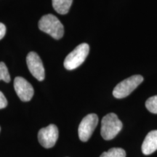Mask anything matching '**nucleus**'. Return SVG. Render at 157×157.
<instances>
[{
	"label": "nucleus",
	"mask_w": 157,
	"mask_h": 157,
	"mask_svg": "<svg viewBox=\"0 0 157 157\" xmlns=\"http://www.w3.org/2000/svg\"><path fill=\"white\" fill-rule=\"evenodd\" d=\"M98 123V117L95 113H90L86 116L78 126V133L80 140L83 142H87L93 135Z\"/></svg>",
	"instance_id": "obj_5"
},
{
	"label": "nucleus",
	"mask_w": 157,
	"mask_h": 157,
	"mask_svg": "<svg viewBox=\"0 0 157 157\" xmlns=\"http://www.w3.org/2000/svg\"><path fill=\"white\" fill-rule=\"evenodd\" d=\"M52 7L59 14L65 15L68 13L73 0H52Z\"/></svg>",
	"instance_id": "obj_10"
},
{
	"label": "nucleus",
	"mask_w": 157,
	"mask_h": 157,
	"mask_svg": "<svg viewBox=\"0 0 157 157\" xmlns=\"http://www.w3.org/2000/svg\"><path fill=\"white\" fill-rule=\"evenodd\" d=\"M122 129V123L117 115L110 113L103 118L101 121V134L105 140H112Z\"/></svg>",
	"instance_id": "obj_2"
},
{
	"label": "nucleus",
	"mask_w": 157,
	"mask_h": 157,
	"mask_svg": "<svg viewBox=\"0 0 157 157\" xmlns=\"http://www.w3.org/2000/svg\"><path fill=\"white\" fill-rule=\"evenodd\" d=\"M90 47L87 43L78 45L65 59L63 65L67 70H74L81 66L89 54Z\"/></svg>",
	"instance_id": "obj_3"
},
{
	"label": "nucleus",
	"mask_w": 157,
	"mask_h": 157,
	"mask_svg": "<svg viewBox=\"0 0 157 157\" xmlns=\"http://www.w3.org/2000/svg\"><path fill=\"white\" fill-rule=\"evenodd\" d=\"M39 29L56 39H61L64 34L63 25L52 14L45 15L39 21Z\"/></svg>",
	"instance_id": "obj_1"
},
{
	"label": "nucleus",
	"mask_w": 157,
	"mask_h": 157,
	"mask_svg": "<svg viewBox=\"0 0 157 157\" xmlns=\"http://www.w3.org/2000/svg\"><path fill=\"white\" fill-rule=\"evenodd\" d=\"M146 107L151 113H157V95L149 98L147 100Z\"/></svg>",
	"instance_id": "obj_12"
},
{
	"label": "nucleus",
	"mask_w": 157,
	"mask_h": 157,
	"mask_svg": "<svg viewBox=\"0 0 157 157\" xmlns=\"http://www.w3.org/2000/svg\"><path fill=\"white\" fill-rule=\"evenodd\" d=\"M58 129L55 124H50L39 131V142L45 148L53 147L58 138Z\"/></svg>",
	"instance_id": "obj_6"
},
{
	"label": "nucleus",
	"mask_w": 157,
	"mask_h": 157,
	"mask_svg": "<svg viewBox=\"0 0 157 157\" xmlns=\"http://www.w3.org/2000/svg\"><path fill=\"white\" fill-rule=\"evenodd\" d=\"M100 157H126V152L122 148H113L103 152Z\"/></svg>",
	"instance_id": "obj_11"
},
{
	"label": "nucleus",
	"mask_w": 157,
	"mask_h": 157,
	"mask_svg": "<svg viewBox=\"0 0 157 157\" xmlns=\"http://www.w3.org/2000/svg\"><path fill=\"white\" fill-rule=\"evenodd\" d=\"M14 88L21 101L28 102L31 101L34 94V88L24 78L17 76L14 80Z\"/></svg>",
	"instance_id": "obj_8"
},
{
	"label": "nucleus",
	"mask_w": 157,
	"mask_h": 157,
	"mask_svg": "<svg viewBox=\"0 0 157 157\" xmlns=\"http://www.w3.org/2000/svg\"><path fill=\"white\" fill-rule=\"evenodd\" d=\"M0 80H2L7 83L10 82V76L8 69L4 62H0Z\"/></svg>",
	"instance_id": "obj_13"
},
{
	"label": "nucleus",
	"mask_w": 157,
	"mask_h": 157,
	"mask_svg": "<svg viewBox=\"0 0 157 157\" xmlns=\"http://www.w3.org/2000/svg\"><path fill=\"white\" fill-rule=\"evenodd\" d=\"M143 82V77L140 75H134L123 80L116 86L113 91V95L116 98H126L130 95Z\"/></svg>",
	"instance_id": "obj_4"
},
{
	"label": "nucleus",
	"mask_w": 157,
	"mask_h": 157,
	"mask_svg": "<svg viewBox=\"0 0 157 157\" xmlns=\"http://www.w3.org/2000/svg\"><path fill=\"white\" fill-rule=\"evenodd\" d=\"M6 34V27L3 23H0V40L5 36Z\"/></svg>",
	"instance_id": "obj_15"
},
{
	"label": "nucleus",
	"mask_w": 157,
	"mask_h": 157,
	"mask_svg": "<svg viewBox=\"0 0 157 157\" xmlns=\"http://www.w3.org/2000/svg\"><path fill=\"white\" fill-rule=\"evenodd\" d=\"M157 150V130L148 133L142 145V152L145 155H150Z\"/></svg>",
	"instance_id": "obj_9"
},
{
	"label": "nucleus",
	"mask_w": 157,
	"mask_h": 157,
	"mask_svg": "<svg viewBox=\"0 0 157 157\" xmlns=\"http://www.w3.org/2000/svg\"><path fill=\"white\" fill-rule=\"evenodd\" d=\"M26 63L31 75L39 81H42L45 77V71L40 57L34 52H30L26 57Z\"/></svg>",
	"instance_id": "obj_7"
},
{
	"label": "nucleus",
	"mask_w": 157,
	"mask_h": 157,
	"mask_svg": "<svg viewBox=\"0 0 157 157\" xmlns=\"http://www.w3.org/2000/svg\"><path fill=\"white\" fill-rule=\"evenodd\" d=\"M7 105V101L4 94L0 91V109H5Z\"/></svg>",
	"instance_id": "obj_14"
},
{
	"label": "nucleus",
	"mask_w": 157,
	"mask_h": 157,
	"mask_svg": "<svg viewBox=\"0 0 157 157\" xmlns=\"http://www.w3.org/2000/svg\"><path fill=\"white\" fill-rule=\"evenodd\" d=\"M0 130H1V128H0Z\"/></svg>",
	"instance_id": "obj_16"
}]
</instances>
